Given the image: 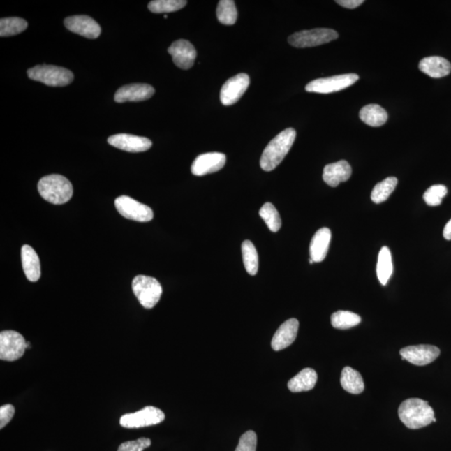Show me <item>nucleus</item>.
Listing matches in <instances>:
<instances>
[{"mask_svg": "<svg viewBox=\"0 0 451 451\" xmlns=\"http://www.w3.org/2000/svg\"><path fill=\"white\" fill-rule=\"evenodd\" d=\"M399 417L408 429H417L436 422L435 412L427 401L412 398L404 401L399 407Z\"/></svg>", "mask_w": 451, "mask_h": 451, "instance_id": "nucleus-1", "label": "nucleus"}, {"mask_svg": "<svg viewBox=\"0 0 451 451\" xmlns=\"http://www.w3.org/2000/svg\"><path fill=\"white\" fill-rule=\"evenodd\" d=\"M295 138L296 131L288 128L271 140L261 156L260 165L263 171L271 172L282 163L290 151Z\"/></svg>", "mask_w": 451, "mask_h": 451, "instance_id": "nucleus-2", "label": "nucleus"}, {"mask_svg": "<svg viewBox=\"0 0 451 451\" xmlns=\"http://www.w3.org/2000/svg\"><path fill=\"white\" fill-rule=\"evenodd\" d=\"M38 190L42 198L54 205L69 202L73 195V186L71 182L57 174L42 177L38 183Z\"/></svg>", "mask_w": 451, "mask_h": 451, "instance_id": "nucleus-3", "label": "nucleus"}, {"mask_svg": "<svg viewBox=\"0 0 451 451\" xmlns=\"http://www.w3.org/2000/svg\"><path fill=\"white\" fill-rule=\"evenodd\" d=\"M28 75L31 80L53 87H66L74 80L71 71L54 66H36L28 71Z\"/></svg>", "mask_w": 451, "mask_h": 451, "instance_id": "nucleus-4", "label": "nucleus"}, {"mask_svg": "<svg viewBox=\"0 0 451 451\" xmlns=\"http://www.w3.org/2000/svg\"><path fill=\"white\" fill-rule=\"evenodd\" d=\"M133 290L140 304L148 309L154 308L163 295V288L158 281L144 275L136 276L133 279Z\"/></svg>", "mask_w": 451, "mask_h": 451, "instance_id": "nucleus-5", "label": "nucleus"}, {"mask_svg": "<svg viewBox=\"0 0 451 451\" xmlns=\"http://www.w3.org/2000/svg\"><path fill=\"white\" fill-rule=\"evenodd\" d=\"M339 34L331 29L319 28L293 34L288 38V43L296 48L316 47L338 39Z\"/></svg>", "mask_w": 451, "mask_h": 451, "instance_id": "nucleus-6", "label": "nucleus"}, {"mask_svg": "<svg viewBox=\"0 0 451 451\" xmlns=\"http://www.w3.org/2000/svg\"><path fill=\"white\" fill-rule=\"evenodd\" d=\"M164 412L154 406H147L139 411L121 416L120 424L127 429H138L158 424L165 420Z\"/></svg>", "mask_w": 451, "mask_h": 451, "instance_id": "nucleus-7", "label": "nucleus"}, {"mask_svg": "<svg viewBox=\"0 0 451 451\" xmlns=\"http://www.w3.org/2000/svg\"><path fill=\"white\" fill-rule=\"evenodd\" d=\"M360 77L356 74H346L331 76L313 80L305 87L308 92L330 94L344 90L358 82Z\"/></svg>", "mask_w": 451, "mask_h": 451, "instance_id": "nucleus-8", "label": "nucleus"}, {"mask_svg": "<svg viewBox=\"0 0 451 451\" xmlns=\"http://www.w3.org/2000/svg\"><path fill=\"white\" fill-rule=\"evenodd\" d=\"M27 342L18 332L6 330L0 334V360L15 361L24 354Z\"/></svg>", "mask_w": 451, "mask_h": 451, "instance_id": "nucleus-9", "label": "nucleus"}, {"mask_svg": "<svg viewBox=\"0 0 451 451\" xmlns=\"http://www.w3.org/2000/svg\"><path fill=\"white\" fill-rule=\"evenodd\" d=\"M114 206L119 214L127 219L136 221V222H150L153 219V212L150 207L145 204L135 201L133 198L121 195L114 201Z\"/></svg>", "mask_w": 451, "mask_h": 451, "instance_id": "nucleus-10", "label": "nucleus"}, {"mask_svg": "<svg viewBox=\"0 0 451 451\" xmlns=\"http://www.w3.org/2000/svg\"><path fill=\"white\" fill-rule=\"evenodd\" d=\"M250 84L249 76L242 73L233 76L223 84L220 93V100L224 105H232L241 99L248 90Z\"/></svg>", "mask_w": 451, "mask_h": 451, "instance_id": "nucleus-11", "label": "nucleus"}, {"mask_svg": "<svg viewBox=\"0 0 451 451\" xmlns=\"http://www.w3.org/2000/svg\"><path fill=\"white\" fill-rule=\"evenodd\" d=\"M403 360L417 366H424L432 363L441 354V350L436 346H408L399 351Z\"/></svg>", "mask_w": 451, "mask_h": 451, "instance_id": "nucleus-12", "label": "nucleus"}, {"mask_svg": "<svg viewBox=\"0 0 451 451\" xmlns=\"http://www.w3.org/2000/svg\"><path fill=\"white\" fill-rule=\"evenodd\" d=\"M65 27L70 31L87 38L97 39L101 33V28L96 21L87 15H75L68 17L64 21Z\"/></svg>", "mask_w": 451, "mask_h": 451, "instance_id": "nucleus-13", "label": "nucleus"}, {"mask_svg": "<svg viewBox=\"0 0 451 451\" xmlns=\"http://www.w3.org/2000/svg\"><path fill=\"white\" fill-rule=\"evenodd\" d=\"M226 161L227 158L223 153H205L198 156L193 161L191 168V173L195 176L202 177L219 172L223 168Z\"/></svg>", "mask_w": 451, "mask_h": 451, "instance_id": "nucleus-14", "label": "nucleus"}, {"mask_svg": "<svg viewBox=\"0 0 451 451\" xmlns=\"http://www.w3.org/2000/svg\"><path fill=\"white\" fill-rule=\"evenodd\" d=\"M168 53L172 55V61L182 70H189L194 65L197 58V50L188 40H179L169 47Z\"/></svg>", "mask_w": 451, "mask_h": 451, "instance_id": "nucleus-15", "label": "nucleus"}, {"mask_svg": "<svg viewBox=\"0 0 451 451\" xmlns=\"http://www.w3.org/2000/svg\"><path fill=\"white\" fill-rule=\"evenodd\" d=\"M108 143L120 150L135 153L147 151L152 147L151 140L147 138L123 133L110 136Z\"/></svg>", "mask_w": 451, "mask_h": 451, "instance_id": "nucleus-16", "label": "nucleus"}, {"mask_svg": "<svg viewBox=\"0 0 451 451\" xmlns=\"http://www.w3.org/2000/svg\"><path fill=\"white\" fill-rule=\"evenodd\" d=\"M155 94V89L147 84H130L119 89L114 95L117 103L138 102L150 99Z\"/></svg>", "mask_w": 451, "mask_h": 451, "instance_id": "nucleus-17", "label": "nucleus"}, {"mask_svg": "<svg viewBox=\"0 0 451 451\" xmlns=\"http://www.w3.org/2000/svg\"><path fill=\"white\" fill-rule=\"evenodd\" d=\"M299 327L300 323L296 318H290L284 322L276 331L272 339V350L280 351L290 346L295 341Z\"/></svg>", "mask_w": 451, "mask_h": 451, "instance_id": "nucleus-18", "label": "nucleus"}, {"mask_svg": "<svg viewBox=\"0 0 451 451\" xmlns=\"http://www.w3.org/2000/svg\"><path fill=\"white\" fill-rule=\"evenodd\" d=\"M352 175V168L346 161L327 165L323 169V179L332 187L338 186L340 183L347 182Z\"/></svg>", "mask_w": 451, "mask_h": 451, "instance_id": "nucleus-19", "label": "nucleus"}, {"mask_svg": "<svg viewBox=\"0 0 451 451\" xmlns=\"http://www.w3.org/2000/svg\"><path fill=\"white\" fill-rule=\"evenodd\" d=\"M331 236L330 229L327 228L319 229L314 234L309 248L310 258L314 263L325 260L330 249Z\"/></svg>", "mask_w": 451, "mask_h": 451, "instance_id": "nucleus-20", "label": "nucleus"}, {"mask_svg": "<svg viewBox=\"0 0 451 451\" xmlns=\"http://www.w3.org/2000/svg\"><path fill=\"white\" fill-rule=\"evenodd\" d=\"M419 69L431 78H442L451 72V64L441 57H429L421 59Z\"/></svg>", "mask_w": 451, "mask_h": 451, "instance_id": "nucleus-21", "label": "nucleus"}, {"mask_svg": "<svg viewBox=\"0 0 451 451\" xmlns=\"http://www.w3.org/2000/svg\"><path fill=\"white\" fill-rule=\"evenodd\" d=\"M21 259L25 276L31 282H36L41 275L40 262L35 250L31 246L24 245L21 249Z\"/></svg>", "mask_w": 451, "mask_h": 451, "instance_id": "nucleus-22", "label": "nucleus"}, {"mask_svg": "<svg viewBox=\"0 0 451 451\" xmlns=\"http://www.w3.org/2000/svg\"><path fill=\"white\" fill-rule=\"evenodd\" d=\"M318 380L316 370L306 368L288 383V390L293 393L304 392L314 388Z\"/></svg>", "mask_w": 451, "mask_h": 451, "instance_id": "nucleus-23", "label": "nucleus"}, {"mask_svg": "<svg viewBox=\"0 0 451 451\" xmlns=\"http://www.w3.org/2000/svg\"><path fill=\"white\" fill-rule=\"evenodd\" d=\"M360 117L366 125L378 127L385 124L388 120V113L382 106L370 104L361 109Z\"/></svg>", "mask_w": 451, "mask_h": 451, "instance_id": "nucleus-24", "label": "nucleus"}, {"mask_svg": "<svg viewBox=\"0 0 451 451\" xmlns=\"http://www.w3.org/2000/svg\"><path fill=\"white\" fill-rule=\"evenodd\" d=\"M340 383L343 390L350 394H359L364 390L363 378L360 372L348 366L343 368Z\"/></svg>", "mask_w": 451, "mask_h": 451, "instance_id": "nucleus-25", "label": "nucleus"}, {"mask_svg": "<svg viewBox=\"0 0 451 451\" xmlns=\"http://www.w3.org/2000/svg\"><path fill=\"white\" fill-rule=\"evenodd\" d=\"M392 255L388 246H383L378 253L376 272L378 281L382 285L388 283L393 274Z\"/></svg>", "mask_w": 451, "mask_h": 451, "instance_id": "nucleus-26", "label": "nucleus"}, {"mask_svg": "<svg viewBox=\"0 0 451 451\" xmlns=\"http://www.w3.org/2000/svg\"><path fill=\"white\" fill-rule=\"evenodd\" d=\"M398 184V179L397 177H387L386 179L382 181L374 187L371 193L372 202L376 204H380L388 200L390 195L393 193Z\"/></svg>", "mask_w": 451, "mask_h": 451, "instance_id": "nucleus-27", "label": "nucleus"}, {"mask_svg": "<svg viewBox=\"0 0 451 451\" xmlns=\"http://www.w3.org/2000/svg\"><path fill=\"white\" fill-rule=\"evenodd\" d=\"M242 253L246 272L250 275H256L258 271V254L252 242L246 240L242 242Z\"/></svg>", "mask_w": 451, "mask_h": 451, "instance_id": "nucleus-28", "label": "nucleus"}, {"mask_svg": "<svg viewBox=\"0 0 451 451\" xmlns=\"http://www.w3.org/2000/svg\"><path fill=\"white\" fill-rule=\"evenodd\" d=\"M28 27L27 20L18 17H10L0 20V36L8 37L19 35Z\"/></svg>", "mask_w": 451, "mask_h": 451, "instance_id": "nucleus-29", "label": "nucleus"}, {"mask_svg": "<svg viewBox=\"0 0 451 451\" xmlns=\"http://www.w3.org/2000/svg\"><path fill=\"white\" fill-rule=\"evenodd\" d=\"M361 323V318L355 313L350 311H339L332 314L331 323L335 329L348 330L355 327Z\"/></svg>", "mask_w": 451, "mask_h": 451, "instance_id": "nucleus-30", "label": "nucleus"}, {"mask_svg": "<svg viewBox=\"0 0 451 451\" xmlns=\"http://www.w3.org/2000/svg\"><path fill=\"white\" fill-rule=\"evenodd\" d=\"M216 16L221 24L225 25L235 24L237 19L235 2L233 0H221L216 8Z\"/></svg>", "mask_w": 451, "mask_h": 451, "instance_id": "nucleus-31", "label": "nucleus"}, {"mask_svg": "<svg viewBox=\"0 0 451 451\" xmlns=\"http://www.w3.org/2000/svg\"><path fill=\"white\" fill-rule=\"evenodd\" d=\"M259 215L265 221L271 232H276L279 231L281 226H282V221H281L278 210L272 203H265L259 211Z\"/></svg>", "mask_w": 451, "mask_h": 451, "instance_id": "nucleus-32", "label": "nucleus"}, {"mask_svg": "<svg viewBox=\"0 0 451 451\" xmlns=\"http://www.w3.org/2000/svg\"><path fill=\"white\" fill-rule=\"evenodd\" d=\"M184 0H154L148 4L149 10L155 14L176 12L186 6Z\"/></svg>", "mask_w": 451, "mask_h": 451, "instance_id": "nucleus-33", "label": "nucleus"}, {"mask_svg": "<svg viewBox=\"0 0 451 451\" xmlns=\"http://www.w3.org/2000/svg\"><path fill=\"white\" fill-rule=\"evenodd\" d=\"M448 193V187L444 185H434L425 191L423 199L427 205L436 207L441 205L442 200Z\"/></svg>", "mask_w": 451, "mask_h": 451, "instance_id": "nucleus-34", "label": "nucleus"}, {"mask_svg": "<svg viewBox=\"0 0 451 451\" xmlns=\"http://www.w3.org/2000/svg\"><path fill=\"white\" fill-rule=\"evenodd\" d=\"M257 441L256 433L252 431H246L241 436L235 451H256Z\"/></svg>", "mask_w": 451, "mask_h": 451, "instance_id": "nucleus-35", "label": "nucleus"}, {"mask_svg": "<svg viewBox=\"0 0 451 451\" xmlns=\"http://www.w3.org/2000/svg\"><path fill=\"white\" fill-rule=\"evenodd\" d=\"M151 445L148 438H140L136 441H126L119 446L118 451H144Z\"/></svg>", "mask_w": 451, "mask_h": 451, "instance_id": "nucleus-36", "label": "nucleus"}, {"mask_svg": "<svg viewBox=\"0 0 451 451\" xmlns=\"http://www.w3.org/2000/svg\"><path fill=\"white\" fill-rule=\"evenodd\" d=\"M15 412V407L12 405H6L0 408V429L6 427L10 422Z\"/></svg>", "mask_w": 451, "mask_h": 451, "instance_id": "nucleus-37", "label": "nucleus"}, {"mask_svg": "<svg viewBox=\"0 0 451 451\" xmlns=\"http://www.w3.org/2000/svg\"><path fill=\"white\" fill-rule=\"evenodd\" d=\"M336 3H339L340 6L343 8L354 10V8L360 6L362 3H364V0H337Z\"/></svg>", "mask_w": 451, "mask_h": 451, "instance_id": "nucleus-38", "label": "nucleus"}, {"mask_svg": "<svg viewBox=\"0 0 451 451\" xmlns=\"http://www.w3.org/2000/svg\"><path fill=\"white\" fill-rule=\"evenodd\" d=\"M443 236L445 237V239L449 240V241L451 240V219L445 225V227L443 231Z\"/></svg>", "mask_w": 451, "mask_h": 451, "instance_id": "nucleus-39", "label": "nucleus"}, {"mask_svg": "<svg viewBox=\"0 0 451 451\" xmlns=\"http://www.w3.org/2000/svg\"><path fill=\"white\" fill-rule=\"evenodd\" d=\"M309 263H311V265H312V263H313L314 262L312 260V259H311V258H310V259H309Z\"/></svg>", "mask_w": 451, "mask_h": 451, "instance_id": "nucleus-40", "label": "nucleus"}]
</instances>
